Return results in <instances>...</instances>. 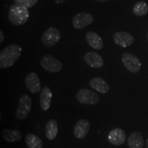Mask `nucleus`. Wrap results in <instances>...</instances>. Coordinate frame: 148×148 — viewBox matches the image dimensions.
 I'll return each instance as SVG.
<instances>
[{"mask_svg": "<svg viewBox=\"0 0 148 148\" xmlns=\"http://www.w3.org/2000/svg\"><path fill=\"white\" fill-rule=\"evenodd\" d=\"M21 51L22 48L18 44H12L2 49L0 52V68L12 66L19 59Z\"/></svg>", "mask_w": 148, "mask_h": 148, "instance_id": "nucleus-1", "label": "nucleus"}, {"mask_svg": "<svg viewBox=\"0 0 148 148\" xmlns=\"http://www.w3.org/2000/svg\"><path fill=\"white\" fill-rule=\"evenodd\" d=\"M29 16L27 8L19 6L16 4L11 5L9 8L8 17L10 22L14 25H23L26 23Z\"/></svg>", "mask_w": 148, "mask_h": 148, "instance_id": "nucleus-2", "label": "nucleus"}, {"mask_svg": "<svg viewBox=\"0 0 148 148\" xmlns=\"http://www.w3.org/2000/svg\"><path fill=\"white\" fill-rule=\"evenodd\" d=\"M32 103V98L27 94H23L18 100V106L15 114L16 119L21 121L25 119L30 112Z\"/></svg>", "mask_w": 148, "mask_h": 148, "instance_id": "nucleus-3", "label": "nucleus"}, {"mask_svg": "<svg viewBox=\"0 0 148 148\" xmlns=\"http://www.w3.org/2000/svg\"><path fill=\"white\" fill-rule=\"evenodd\" d=\"M77 101L82 104L94 105L99 102L100 97L95 92L87 88H81L76 94Z\"/></svg>", "mask_w": 148, "mask_h": 148, "instance_id": "nucleus-4", "label": "nucleus"}, {"mask_svg": "<svg viewBox=\"0 0 148 148\" xmlns=\"http://www.w3.org/2000/svg\"><path fill=\"white\" fill-rule=\"evenodd\" d=\"M41 66L50 73H58L63 69V64L58 59L51 55H45L40 59Z\"/></svg>", "mask_w": 148, "mask_h": 148, "instance_id": "nucleus-5", "label": "nucleus"}, {"mask_svg": "<svg viewBox=\"0 0 148 148\" xmlns=\"http://www.w3.org/2000/svg\"><path fill=\"white\" fill-rule=\"evenodd\" d=\"M61 38L60 31L54 27H50L42 34L41 40L42 44L47 47H51L60 41Z\"/></svg>", "mask_w": 148, "mask_h": 148, "instance_id": "nucleus-6", "label": "nucleus"}, {"mask_svg": "<svg viewBox=\"0 0 148 148\" xmlns=\"http://www.w3.org/2000/svg\"><path fill=\"white\" fill-rule=\"evenodd\" d=\"M122 62L125 68L132 73H137L141 68V62L134 54L125 52L122 55Z\"/></svg>", "mask_w": 148, "mask_h": 148, "instance_id": "nucleus-7", "label": "nucleus"}, {"mask_svg": "<svg viewBox=\"0 0 148 148\" xmlns=\"http://www.w3.org/2000/svg\"><path fill=\"white\" fill-rule=\"evenodd\" d=\"M93 21L94 17L91 14L81 12L74 16L72 20V24L75 29H80L90 25Z\"/></svg>", "mask_w": 148, "mask_h": 148, "instance_id": "nucleus-8", "label": "nucleus"}, {"mask_svg": "<svg viewBox=\"0 0 148 148\" xmlns=\"http://www.w3.org/2000/svg\"><path fill=\"white\" fill-rule=\"evenodd\" d=\"M25 86L32 93H37L41 89V84L38 75L34 72H31L27 74L25 79Z\"/></svg>", "mask_w": 148, "mask_h": 148, "instance_id": "nucleus-9", "label": "nucleus"}, {"mask_svg": "<svg viewBox=\"0 0 148 148\" xmlns=\"http://www.w3.org/2000/svg\"><path fill=\"white\" fill-rule=\"evenodd\" d=\"M90 128V122L87 119H82L76 122L73 128V134L78 139H82L88 134Z\"/></svg>", "mask_w": 148, "mask_h": 148, "instance_id": "nucleus-10", "label": "nucleus"}, {"mask_svg": "<svg viewBox=\"0 0 148 148\" xmlns=\"http://www.w3.org/2000/svg\"><path fill=\"white\" fill-rule=\"evenodd\" d=\"M112 39L116 45L122 47H127L134 42V38L130 33L127 32H117L114 33Z\"/></svg>", "mask_w": 148, "mask_h": 148, "instance_id": "nucleus-11", "label": "nucleus"}, {"mask_svg": "<svg viewBox=\"0 0 148 148\" xmlns=\"http://www.w3.org/2000/svg\"><path fill=\"white\" fill-rule=\"evenodd\" d=\"M108 139L111 144L114 145H121L125 143L126 134L123 130L116 127L109 132Z\"/></svg>", "mask_w": 148, "mask_h": 148, "instance_id": "nucleus-12", "label": "nucleus"}, {"mask_svg": "<svg viewBox=\"0 0 148 148\" xmlns=\"http://www.w3.org/2000/svg\"><path fill=\"white\" fill-rule=\"evenodd\" d=\"M84 60L86 63L90 66V67L99 69L103 65V58L99 53L95 51H89L87 52L84 56Z\"/></svg>", "mask_w": 148, "mask_h": 148, "instance_id": "nucleus-13", "label": "nucleus"}, {"mask_svg": "<svg viewBox=\"0 0 148 148\" xmlns=\"http://www.w3.org/2000/svg\"><path fill=\"white\" fill-rule=\"evenodd\" d=\"M89 85L92 88L96 91L102 94H106L109 91L110 86L106 80L99 77H95L89 82Z\"/></svg>", "mask_w": 148, "mask_h": 148, "instance_id": "nucleus-14", "label": "nucleus"}, {"mask_svg": "<svg viewBox=\"0 0 148 148\" xmlns=\"http://www.w3.org/2000/svg\"><path fill=\"white\" fill-rule=\"evenodd\" d=\"M51 98H52V92L50 88L45 86L42 88L40 95V104L42 110L47 111L50 108L51 103Z\"/></svg>", "mask_w": 148, "mask_h": 148, "instance_id": "nucleus-15", "label": "nucleus"}, {"mask_svg": "<svg viewBox=\"0 0 148 148\" xmlns=\"http://www.w3.org/2000/svg\"><path fill=\"white\" fill-rule=\"evenodd\" d=\"M3 139L8 143H14L18 141L22 138V133L17 130L3 129L1 132Z\"/></svg>", "mask_w": 148, "mask_h": 148, "instance_id": "nucleus-16", "label": "nucleus"}, {"mask_svg": "<svg viewBox=\"0 0 148 148\" xmlns=\"http://www.w3.org/2000/svg\"><path fill=\"white\" fill-rule=\"evenodd\" d=\"M86 40L90 47L95 49H101L103 48V40L101 36L96 32H88L86 34Z\"/></svg>", "mask_w": 148, "mask_h": 148, "instance_id": "nucleus-17", "label": "nucleus"}, {"mask_svg": "<svg viewBox=\"0 0 148 148\" xmlns=\"http://www.w3.org/2000/svg\"><path fill=\"white\" fill-rule=\"evenodd\" d=\"M129 148H143L144 140L141 133L138 131L133 132L127 139Z\"/></svg>", "mask_w": 148, "mask_h": 148, "instance_id": "nucleus-18", "label": "nucleus"}, {"mask_svg": "<svg viewBox=\"0 0 148 148\" xmlns=\"http://www.w3.org/2000/svg\"><path fill=\"white\" fill-rule=\"evenodd\" d=\"M58 123L56 120L51 119L47 121L45 125V135L48 140H54L58 134Z\"/></svg>", "mask_w": 148, "mask_h": 148, "instance_id": "nucleus-19", "label": "nucleus"}, {"mask_svg": "<svg viewBox=\"0 0 148 148\" xmlns=\"http://www.w3.org/2000/svg\"><path fill=\"white\" fill-rule=\"evenodd\" d=\"M25 142L29 148H42L43 147L42 140L32 133H28L25 136Z\"/></svg>", "mask_w": 148, "mask_h": 148, "instance_id": "nucleus-20", "label": "nucleus"}, {"mask_svg": "<svg viewBox=\"0 0 148 148\" xmlns=\"http://www.w3.org/2000/svg\"><path fill=\"white\" fill-rule=\"evenodd\" d=\"M133 12L135 15L138 16H143L148 13V5L145 1H138L134 5Z\"/></svg>", "mask_w": 148, "mask_h": 148, "instance_id": "nucleus-21", "label": "nucleus"}, {"mask_svg": "<svg viewBox=\"0 0 148 148\" xmlns=\"http://www.w3.org/2000/svg\"><path fill=\"white\" fill-rule=\"evenodd\" d=\"M13 1L14 4L28 9L36 5L38 0H13Z\"/></svg>", "mask_w": 148, "mask_h": 148, "instance_id": "nucleus-22", "label": "nucleus"}, {"mask_svg": "<svg viewBox=\"0 0 148 148\" xmlns=\"http://www.w3.org/2000/svg\"><path fill=\"white\" fill-rule=\"evenodd\" d=\"M4 40V35L2 31H0V42H2L3 40Z\"/></svg>", "mask_w": 148, "mask_h": 148, "instance_id": "nucleus-23", "label": "nucleus"}, {"mask_svg": "<svg viewBox=\"0 0 148 148\" xmlns=\"http://www.w3.org/2000/svg\"><path fill=\"white\" fill-rule=\"evenodd\" d=\"M54 1L56 3H64V1H66V0H54Z\"/></svg>", "mask_w": 148, "mask_h": 148, "instance_id": "nucleus-24", "label": "nucleus"}, {"mask_svg": "<svg viewBox=\"0 0 148 148\" xmlns=\"http://www.w3.org/2000/svg\"><path fill=\"white\" fill-rule=\"evenodd\" d=\"M97 1H100V2H106V1H108L109 0H96Z\"/></svg>", "mask_w": 148, "mask_h": 148, "instance_id": "nucleus-25", "label": "nucleus"}, {"mask_svg": "<svg viewBox=\"0 0 148 148\" xmlns=\"http://www.w3.org/2000/svg\"><path fill=\"white\" fill-rule=\"evenodd\" d=\"M146 147L148 148V138H147V141H146Z\"/></svg>", "mask_w": 148, "mask_h": 148, "instance_id": "nucleus-26", "label": "nucleus"}, {"mask_svg": "<svg viewBox=\"0 0 148 148\" xmlns=\"http://www.w3.org/2000/svg\"><path fill=\"white\" fill-rule=\"evenodd\" d=\"M147 38H148V32H147Z\"/></svg>", "mask_w": 148, "mask_h": 148, "instance_id": "nucleus-27", "label": "nucleus"}]
</instances>
